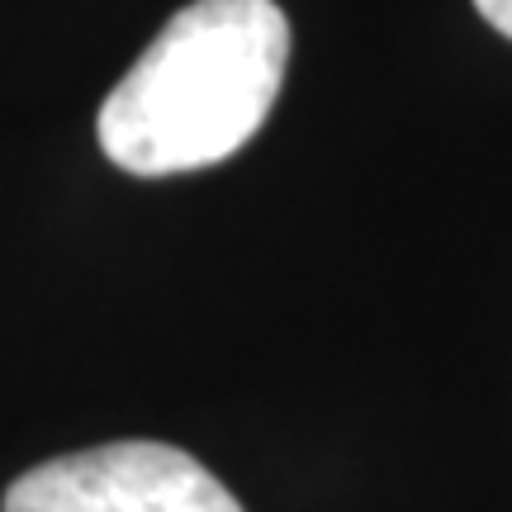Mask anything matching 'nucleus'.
<instances>
[{"instance_id": "f03ea898", "label": "nucleus", "mask_w": 512, "mask_h": 512, "mask_svg": "<svg viewBox=\"0 0 512 512\" xmlns=\"http://www.w3.org/2000/svg\"><path fill=\"white\" fill-rule=\"evenodd\" d=\"M5 512H242V503L181 446L110 441L19 475Z\"/></svg>"}, {"instance_id": "f257e3e1", "label": "nucleus", "mask_w": 512, "mask_h": 512, "mask_svg": "<svg viewBox=\"0 0 512 512\" xmlns=\"http://www.w3.org/2000/svg\"><path fill=\"white\" fill-rule=\"evenodd\" d=\"M290 62L275 0H190L162 24L95 114L128 176H181L233 157L266 124Z\"/></svg>"}, {"instance_id": "7ed1b4c3", "label": "nucleus", "mask_w": 512, "mask_h": 512, "mask_svg": "<svg viewBox=\"0 0 512 512\" xmlns=\"http://www.w3.org/2000/svg\"><path fill=\"white\" fill-rule=\"evenodd\" d=\"M475 10L489 19L503 38H512V0H475Z\"/></svg>"}]
</instances>
